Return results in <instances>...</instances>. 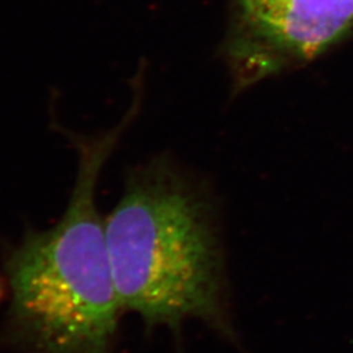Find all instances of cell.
<instances>
[{
  "label": "cell",
  "instance_id": "obj_2",
  "mask_svg": "<svg viewBox=\"0 0 353 353\" xmlns=\"http://www.w3.org/2000/svg\"><path fill=\"white\" fill-rule=\"evenodd\" d=\"M105 229L122 310L148 327L196 318L232 335L211 204L170 161L131 173Z\"/></svg>",
  "mask_w": 353,
  "mask_h": 353
},
{
  "label": "cell",
  "instance_id": "obj_1",
  "mask_svg": "<svg viewBox=\"0 0 353 353\" xmlns=\"http://www.w3.org/2000/svg\"><path fill=\"white\" fill-rule=\"evenodd\" d=\"M123 132L71 137L79 168L65 212L48 230H28L8 255V334L26 353H113L122 306L94 195Z\"/></svg>",
  "mask_w": 353,
  "mask_h": 353
},
{
  "label": "cell",
  "instance_id": "obj_3",
  "mask_svg": "<svg viewBox=\"0 0 353 353\" xmlns=\"http://www.w3.org/2000/svg\"><path fill=\"white\" fill-rule=\"evenodd\" d=\"M237 87L310 62L353 30V0H236Z\"/></svg>",
  "mask_w": 353,
  "mask_h": 353
}]
</instances>
